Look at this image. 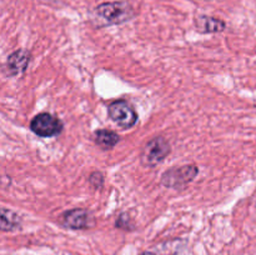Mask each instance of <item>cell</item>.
I'll use <instances>...</instances> for the list:
<instances>
[{"instance_id":"6da1fadb","label":"cell","mask_w":256,"mask_h":255,"mask_svg":"<svg viewBox=\"0 0 256 255\" xmlns=\"http://www.w3.org/2000/svg\"><path fill=\"white\" fill-rule=\"evenodd\" d=\"M95 15L102 25H118L134 16L132 5L126 2H102L95 8Z\"/></svg>"},{"instance_id":"7a4b0ae2","label":"cell","mask_w":256,"mask_h":255,"mask_svg":"<svg viewBox=\"0 0 256 255\" xmlns=\"http://www.w3.org/2000/svg\"><path fill=\"white\" fill-rule=\"evenodd\" d=\"M199 174L196 165L172 166L162 175V184L169 189H184Z\"/></svg>"},{"instance_id":"3957f363","label":"cell","mask_w":256,"mask_h":255,"mask_svg":"<svg viewBox=\"0 0 256 255\" xmlns=\"http://www.w3.org/2000/svg\"><path fill=\"white\" fill-rule=\"evenodd\" d=\"M172 148L164 136H155L145 144L142 152V162L145 166H156L170 154Z\"/></svg>"},{"instance_id":"277c9868","label":"cell","mask_w":256,"mask_h":255,"mask_svg":"<svg viewBox=\"0 0 256 255\" xmlns=\"http://www.w3.org/2000/svg\"><path fill=\"white\" fill-rule=\"evenodd\" d=\"M62 128L64 125L62 120L49 112H40L30 122L32 132L40 138L56 136L62 132Z\"/></svg>"},{"instance_id":"5b68a950","label":"cell","mask_w":256,"mask_h":255,"mask_svg":"<svg viewBox=\"0 0 256 255\" xmlns=\"http://www.w3.org/2000/svg\"><path fill=\"white\" fill-rule=\"evenodd\" d=\"M110 119L122 129H130L138 122V114L132 105L126 100H116L108 106Z\"/></svg>"},{"instance_id":"8992f818","label":"cell","mask_w":256,"mask_h":255,"mask_svg":"<svg viewBox=\"0 0 256 255\" xmlns=\"http://www.w3.org/2000/svg\"><path fill=\"white\" fill-rule=\"evenodd\" d=\"M60 222L65 228L72 230H85L94 226L95 220L92 212L86 209L75 208V209L68 210L60 216Z\"/></svg>"},{"instance_id":"52a82bcc","label":"cell","mask_w":256,"mask_h":255,"mask_svg":"<svg viewBox=\"0 0 256 255\" xmlns=\"http://www.w3.org/2000/svg\"><path fill=\"white\" fill-rule=\"evenodd\" d=\"M30 62V52L24 49L16 50L8 56L6 69L10 75H20L28 69Z\"/></svg>"},{"instance_id":"ba28073f","label":"cell","mask_w":256,"mask_h":255,"mask_svg":"<svg viewBox=\"0 0 256 255\" xmlns=\"http://www.w3.org/2000/svg\"><path fill=\"white\" fill-rule=\"evenodd\" d=\"M195 28L198 32H202V34H212V32H224L226 24L224 20L218 19V18L199 15L195 18Z\"/></svg>"},{"instance_id":"9c48e42d","label":"cell","mask_w":256,"mask_h":255,"mask_svg":"<svg viewBox=\"0 0 256 255\" xmlns=\"http://www.w3.org/2000/svg\"><path fill=\"white\" fill-rule=\"evenodd\" d=\"M94 142L102 150H109L120 142V136L112 130L100 129L94 132Z\"/></svg>"},{"instance_id":"30bf717a","label":"cell","mask_w":256,"mask_h":255,"mask_svg":"<svg viewBox=\"0 0 256 255\" xmlns=\"http://www.w3.org/2000/svg\"><path fill=\"white\" fill-rule=\"evenodd\" d=\"M20 224H22V220L16 212L0 208V230L12 232V230L19 229Z\"/></svg>"},{"instance_id":"8fae6325","label":"cell","mask_w":256,"mask_h":255,"mask_svg":"<svg viewBox=\"0 0 256 255\" xmlns=\"http://www.w3.org/2000/svg\"><path fill=\"white\" fill-rule=\"evenodd\" d=\"M115 225H116V228H119V229H124V230L132 229V220H130V216L126 214V212H122V214H120L119 216H118Z\"/></svg>"},{"instance_id":"7c38bea8","label":"cell","mask_w":256,"mask_h":255,"mask_svg":"<svg viewBox=\"0 0 256 255\" xmlns=\"http://www.w3.org/2000/svg\"><path fill=\"white\" fill-rule=\"evenodd\" d=\"M89 182L92 186H94L95 189H99L104 184V175L100 172H92L89 175Z\"/></svg>"}]
</instances>
